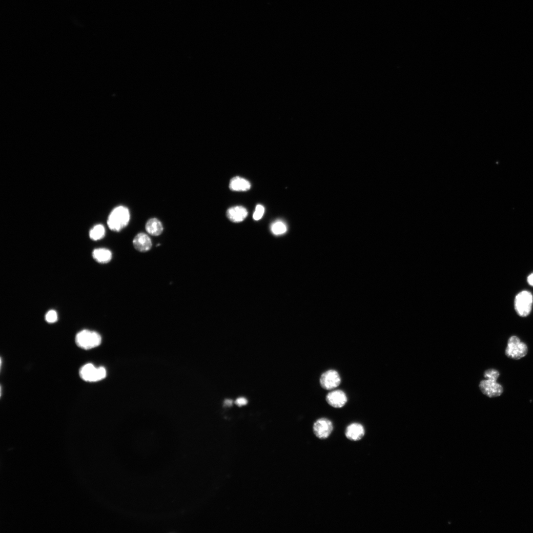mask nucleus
<instances>
[{
    "mask_svg": "<svg viewBox=\"0 0 533 533\" xmlns=\"http://www.w3.org/2000/svg\"><path fill=\"white\" fill-rule=\"evenodd\" d=\"M129 220L128 209L123 206H119L115 208L110 214L107 224L110 230L118 232L128 225Z\"/></svg>",
    "mask_w": 533,
    "mask_h": 533,
    "instance_id": "obj_1",
    "label": "nucleus"
},
{
    "mask_svg": "<svg viewBox=\"0 0 533 533\" xmlns=\"http://www.w3.org/2000/svg\"><path fill=\"white\" fill-rule=\"evenodd\" d=\"M76 343L78 347L84 349H90L99 346L102 338L99 333L88 330L79 332L76 336Z\"/></svg>",
    "mask_w": 533,
    "mask_h": 533,
    "instance_id": "obj_2",
    "label": "nucleus"
},
{
    "mask_svg": "<svg viewBox=\"0 0 533 533\" xmlns=\"http://www.w3.org/2000/svg\"><path fill=\"white\" fill-rule=\"evenodd\" d=\"M528 351L526 344L516 336L511 337L505 350L506 356L510 359L518 360L526 356Z\"/></svg>",
    "mask_w": 533,
    "mask_h": 533,
    "instance_id": "obj_3",
    "label": "nucleus"
},
{
    "mask_svg": "<svg viewBox=\"0 0 533 533\" xmlns=\"http://www.w3.org/2000/svg\"><path fill=\"white\" fill-rule=\"evenodd\" d=\"M533 296L531 292L523 291L519 293L514 300V308L517 314L521 317L528 316L531 312Z\"/></svg>",
    "mask_w": 533,
    "mask_h": 533,
    "instance_id": "obj_4",
    "label": "nucleus"
},
{
    "mask_svg": "<svg viewBox=\"0 0 533 533\" xmlns=\"http://www.w3.org/2000/svg\"><path fill=\"white\" fill-rule=\"evenodd\" d=\"M80 375L86 382H95L106 377V370L103 367L97 368L92 364H87L81 368Z\"/></svg>",
    "mask_w": 533,
    "mask_h": 533,
    "instance_id": "obj_5",
    "label": "nucleus"
},
{
    "mask_svg": "<svg viewBox=\"0 0 533 533\" xmlns=\"http://www.w3.org/2000/svg\"><path fill=\"white\" fill-rule=\"evenodd\" d=\"M321 386L327 390H331L337 388L341 383L339 373L335 370L330 369L324 372L320 379Z\"/></svg>",
    "mask_w": 533,
    "mask_h": 533,
    "instance_id": "obj_6",
    "label": "nucleus"
},
{
    "mask_svg": "<svg viewBox=\"0 0 533 533\" xmlns=\"http://www.w3.org/2000/svg\"><path fill=\"white\" fill-rule=\"evenodd\" d=\"M479 387L484 394L491 398L500 396L504 392L502 386L496 381L486 379L482 380L479 383Z\"/></svg>",
    "mask_w": 533,
    "mask_h": 533,
    "instance_id": "obj_7",
    "label": "nucleus"
},
{
    "mask_svg": "<svg viewBox=\"0 0 533 533\" xmlns=\"http://www.w3.org/2000/svg\"><path fill=\"white\" fill-rule=\"evenodd\" d=\"M333 430L332 422L325 418L317 420L313 425V431L319 438L324 439L328 438Z\"/></svg>",
    "mask_w": 533,
    "mask_h": 533,
    "instance_id": "obj_8",
    "label": "nucleus"
},
{
    "mask_svg": "<svg viewBox=\"0 0 533 533\" xmlns=\"http://www.w3.org/2000/svg\"><path fill=\"white\" fill-rule=\"evenodd\" d=\"M326 401L331 407L340 409L346 405L348 397L344 391L340 390H334L327 395Z\"/></svg>",
    "mask_w": 533,
    "mask_h": 533,
    "instance_id": "obj_9",
    "label": "nucleus"
},
{
    "mask_svg": "<svg viewBox=\"0 0 533 533\" xmlns=\"http://www.w3.org/2000/svg\"><path fill=\"white\" fill-rule=\"evenodd\" d=\"M365 434V430L364 426L358 423L350 424L347 427L345 431L347 438L354 441L362 439Z\"/></svg>",
    "mask_w": 533,
    "mask_h": 533,
    "instance_id": "obj_10",
    "label": "nucleus"
},
{
    "mask_svg": "<svg viewBox=\"0 0 533 533\" xmlns=\"http://www.w3.org/2000/svg\"><path fill=\"white\" fill-rule=\"evenodd\" d=\"M133 245L135 248L140 252H146L150 250L152 244L150 237L146 234H138L133 240Z\"/></svg>",
    "mask_w": 533,
    "mask_h": 533,
    "instance_id": "obj_11",
    "label": "nucleus"
},
{
    "mask_svg": "<svg viewBox=\"0 0 533 533\" xmlns=\"http://www.w3.org/2000/svg\"><path fill=\"white\" fill-rule=\"evenodd\" d=\"M246 209L242 206H236L228 209L227 215L232 222L238 223L244 221L247 216Z\"/></svg>",
    "mask_w": 533,
    "mask_h": 533,
    "instance_id": "obj_12",
    "label": "nucleus"
},
{
    "mask_svg": "<svg viewBox=\"0 0 533 533\" xmlns=\"http://www.w3.org/2000/svg\"><path fill=\"white\" fill-rule=\"evenodd\" d=\"M229 188L233 191L245 192L250 189L251 184L249 181L244 178L236 176L231 180Z\"/></svg>",
    "mask_w": 533,
    "mask_h": 533,
    "instance_id": "obj_13",
    "label": "nucleus"
},
{
    "mask_svg": "<svg viewBox=\"0 0 533 533\" xmlns=\"http://www.w3.org/2000/svg\"><path fill=\"white\" fill-rule=\"evenodd\" d=\"M147 232L153 236H160L163 231V226L160 220L154 218L149 219L145 226Z\"/></svg>",
    "mask_w": 533,
    "mask_h": 533,
    "instance_id": "obj_14",
    "label": "nucleus"
},
{
    "mask_svg": "<svg viewBox=\"0 0 533 533\" xmlns=\"http://www.w3.org/2000/svg\"><path fill=\"white\" fill-rule=\"evenodd\" d=\"M92 255L95 260L102 264H106L109 262L112 257L111 251L106 248L95 249Z\"/></svg>",
    "mask_w": 533,
    "mask_h": 533,
    "instance_id": "obj_15",
    "label": "nucleus"
},
{
    "mask_svg": "<svg viewBox=\"0 0 533 533\" xmlns=\"http://www.w3.org/2000/svg\"><path fill=\"white\" fill-rule=\"evenodd\" d=\"M105 234L104 227L101 225L95 226L90 232V237L94 241L100 240L104 238Z\"/></svg>",
    "mask_w": 533,
    "mask_h": 533,
    "instance_id": "obj_16",
    "label": "nucleus"
},
{
    "mask_svg": "<svg viewBox=\"0 0 533 533\" xmlns=\"http://www.w3.org/2000/svg\"><path fill=\"white\" fill-rule=\"evenodd\" d=\"M272 233L276 236H280L287 231V227L284 222L278 220L274 222L271 226Z\"/></svg>",
    "mask_w": 533,
    "mask_h": 533,
    "instance_id": "obj_17",
    "label": "nucleus"
},
{
    "mask_svg": "<svg viewBox=\"0 0 533 533\" xmlns=\"http://www.w3.org/2000/svg\"><path fill=\"white\" fill-rule=\"evenodd\" d=\"M499 376V372L494 369H488L484 373V377L486 380L497 381Z\"/></svg>",
    "mask_w": 533,
    "mask_h": 533,
    "instance_id": "obj_18",
    "label": "nucleus"
},
{
    "mask_svg": "<svg viewBox=\"0 0 533 533\" xmlns=\"http://www.w3.org/2000/svg\"><path fill=\"white\" fill-rule=\"evenodd\" d=\"M264 212L265 208L263 205H257L253 215L254 220L258 221L261 219L264 215Z\"/></svg>",
    "mask_w": 533,
    "mask_h": 533,
    "instance_id": "obj_19",
    "label": "nucleus"
},
{
    "mask_svg": "<svg viewBox=\"0 0 533 533\" xmlns=\"http://www.w3.org/2000/svg\"><path fill=\"white\" fill-rule=\"evenodd\" d=\"M58 318L56 311L54 310H49L45 316L46 321L50 324L56 323L58 321Z\"/></svg>",
    "mask_w": 533,
    "mask_h": 533,
    "instance_id": "obj_20",
    "label": "nucleus"
},
{
    "mask_svg": "<svg viewBox=\"0 0 533 533\" xmlns=\"http://www.w3.org/2000/svg\"><path fill=\"white\" fill-rule=\"evenodd\" d=\"M247 404V399L244 397H240L236 400V404L239 407H242Z\"/></svg>",
    "mask_w": 533,
    "mask_h": 533,
    "instance_id": "obj_21",
    "label": "nucleus"
},
{
    "mask_svg": "<svg viewBox=\"0 0 533 533\" xmlns=\"http://www.w3.org/2000/svg\"><path fill=\"white\" fill-rule=\"evenodd\" d=\"M527 282L530 286L533 287V273L528 277Z\"/></svg>",
    "mask_w": 533,
    "mask_h": 533,
    "instance_id": "obj_22",
    "label": "nucleus"
},
{
    "mask_svg": "<svg viewBox=\"0 0 533 533\" xmlns=\"http://www.w3.org/2000/svg\"><path fill=\"white\" fill-rule=\"evenodd\" d=\"M233 404V401L231 399H226L225 402V405L226 406L230 407Z\"/></svg>",
    "mask_w": 533,
    "mask_h": 533,
    "instance_id": "obj_23",
    "label": "nucleus"
}]
</instances>
